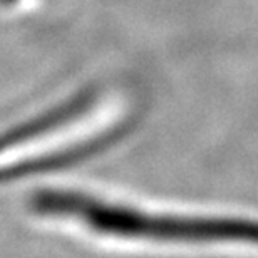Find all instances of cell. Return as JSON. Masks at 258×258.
<instances>
[{"label":"cell","mask_w":258,"mask_h":258,"mask_svg":"<svg viewBox=\"0 0 258 258\" xmlns=\"http://www.w3.org/2000/svg\"><path fill=\"white\" fill-rule=\"evenodd\" d=\"M25 2V0H0V5H4V7H14V5H19Z\"/></svg>","instance_id":"7a4b0ae2"},{"label":"cell","mask_w":258,"mask_h":258,"mask_svg":"<svg viewBox=\"0 0 258 258\" xmlns=\"http://www.w3.org/2000/svg\"><path fill=\"white\" fill-rule=\"evenodd\" d=\"M35 215L99 236L166 245H258V220L149 210L71 188H44L29 198Z\"/></svg>","instance_id":"6da1fadb"}]
</instances>
